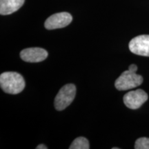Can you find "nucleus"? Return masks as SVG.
Wrapping results in <instances>:
<instances>
[{
  "instance_id": "nucleus-1",
  "label": "nucleus",
  "mask_w": 149,
  "mask_h": 149,
  "mask_svg": "<svg viewBox=\"0 0 149 149\" xmlns=\"http://www.w3.org/2000/svg\"><path fill=\"white\" fill-rule=\"evenodd\" d=\"M25 80L22 74L16 72H5L0 75V86L8 94L16 95L25 88Z\"/></svg>"
},
{
  "instance_id": "nucleus-2",
  "label": "nucleus",
  "mask_w": 149,
  "mask_h": 149,
  "mask_svg": "<svg viewBox=\"0 0 149 149\" xmlns=\"http://www.w3.org/2000/svg\"><path fill=\"white\" fill-rule=\"evenodd\" d=\"M142 82L143 77L140 74L128 70L123 72L116 79L115 86L118 91H127L139 86Z\"/></svg>"
},
{
  "instance_id": "nucleus-3",
  "label": "nucleus",
  "mask_w": 149,
  "mask_h": 149,
  "mask_svg": "<svg viewBox=\"0 0 149 149\" xmlns=\"http://www.w3.org/2000/svg\"><path fill=\"white\" fill-rule=\"evenodd\" d=\"M76 87L72 84H66L59 90L55 98L54 105L56 110L60 111L66 109L75 97Z\"/></svg>"
},
{
  "instance_id": "nucleus-4",
  "label": "nucleus",
  "mask_w": 149,
  "mask_h": 149,
  "mask_svg": "<svg viewBox=\"0 0 149 149\" xmlns=\"http://www.w3.org/2000/svg\"><path fill=\"white\" fill-rule=\"evenodd\" d=\"M148 95L144 91L137 89L126 93L124 96V103L128 109H137L148 100Z\"/></svg>"
},
{
  "instance_id": "nucleus-5",
  "label": "nucleus",
  "mask_w": 149,
  "mask_h": 149,
  "mask_svg": "<svg viewBox=\"0 0 149 149\" xmlns=\"http://www.w3.org/2000/svg\"><path fill=\"white\" fill-rule=\"evenodd\" d=\"M129 50L135 55L149 57V35H139L129 42Z\"/></svg>"
},
{
  "instance_id": "nucleus-6",
  "label": "nucleus",
  "mask_w": 149,
  "mask_h": 149,
  "mask_svg": "<svg viewBox=\"0 0 149 149\" xmlns=\"http://www.w3.org/2000/svg\"><path fill=\"white\" fill-rule=\"evenodd\" d=\"M72 20V17L71 15L68 13H59L50 16L46 20L44 26L48 30L61 29L69 25L71 23Z\"/></svg>"
},
{
  "instance_id": "nucleus-7",
  "label": "nucleus",
  "mask_w": 149,
  "mask_h": 149,
  "mask_svg": "<svg viewBox=\"0 0 149 149\" xmlns=\"http://www.w3.org/2000/svg\"><path fill=\"white\" fill-rule=\"evenodd\" d=\"M48 55V52L42 48H29L20 53L22 60L30 63H37L45 60Z\"/></svg>"
},
{
  "instance_id": "nucleus-8",
  "label": "nucleus",
  "mask_w": 149,
  "mask_h": 149,
  "mask_svg": "<svg viewBox=\"0 0 149 149\" xmlns=\"http://www.w3.org/2000/svg\"><path fill=\"white\" fill-rule=\"evenodd\" d=\"M25 0H0V14L10 15L17 11L24 5Z\"/></svg>"
},
{
  "instance_id": "nucleus-9",
  "label": "nucleus",
  "mask_w": 149,
  "mask_h": 149,
  "mask_svg": "<svg viewBox=\"0 0 149 149\" xmlns=\"http://www.w3.org/2000/svg\"><path fill=\"white\" fill-rule=\"evenodd\" d=\"M70 149H88L90 145L88 139L84 137H79L72 141L69 147Z\"/></svg>"
},
{
  "instance_id": "nucleus-10",
  "label": "nucleus",
  "mask_w": 149,
  "mask_h": 149,
  "mask_svg": "<svg viewBox=\"0 0 149 149\" xmlns=\"http://www.w3.org/2000/svg\"><path fill=\"white\" fill-rule=\"evenodd\" d=\"M135 149H149V138L141 137L137 139L135 144Z\"/></svg>"
},
{
  "instance_id": "nucleus-11",
  "label": "nucleus",
  "mask_w": 149,
  "mask_h": 149,
  "mask_svg": "<svg viewBox=\"0 0 149 149\" xmlns=\"http://www.w3.org/2000/svg\"><path fill=\"white\" fill-rule=\"evenodd\" d=\"M128 70L131 72H136V71L137 70V66L135 64H131L128 67Z\"/></svg>"
},
{
  "instance_id": "nucleus-12",
  "label": "nucleus",
  "mask_w": 149,
  "mask_h": 149,
  "mask_svg": "<svg viewBox=\"0 0 149 149\" xmlns=\"http://www.w3.org/2000/svg\"><path fill=\"white\" fill-rule=\"evenodd\" d=\"M37 149H47L48 147L44 144H40L36 147Z\"/></svg>"
}]
</instances>
